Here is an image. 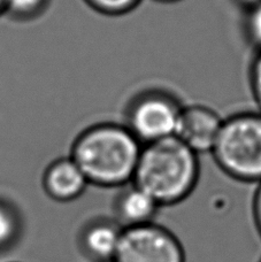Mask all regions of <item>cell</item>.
<instances>
[{
	"label": "cell",
	"mask_w": 261,
	"mask_h": 262,
	"mask_svg": "<svg viewBox=\"0 0 261 262\" xmlns=\"http://www.w3.org/2000/svg\"><path fill=\"white\" fill-rule=\"evenodd\" d=\"M51 0H5V14L15 21H31L48 9Z\"/></svg>",
	"instance_id": "obj_11"
},
{
	"label": "cell",
	"mask_w": 261,
	"mask_h": 262,
	"mask_svg": "<svg viewBox=\"0 0 261 262\" xmlns=\"http://www.w3.org/2000/svg\"><path fill=\"white\" fill-rule=\"evenodd\" d=\"M41 184L46 195L59 203L76 200L90 185L71 156L51 162L44 171Z\"/></svg>",
	"instance_id": "obj_7"
},
{
	"label": "cell",
	"mask_w": 261,
	"mask_h": 262,
	"mask_svg": "<svg viewBox=\"0 0 261 262\" xmlns=\"http://www.w3.org/2000/svg\"><path fill=\"white\" fill-rule=\"evenodd\" d=\"M246 35L258 51L261 50V2L250 7L245 18Z\"/></svg>",
	"instance_id": "obj_13"
},
{
	"label": "cell",
	"mask_w": 261,
	"mask_h": 262,
	"mask_svg": "<svg viewBox=\"0 0 261 262\" xmlns=\"http://www.w3.org/2000/svg\"><path fill=\"white\" fill-rule=\"evenodd\" d=\"M122 229V226L111 219H98L88 223L80 237L82 251L95 262H112Z\"/></svg>",
	"instance_id": "obj_8"
},
{
	"label": "cell",
	"mask_w": 261,
	"mask_h": 262,
	"mask_svg": "<svg viewBox=\"0 0 261 262\" xmlns=\"http://www.w3.org/2000/svg\"><path fill=\"white\" fill-rule=\"evenodd\" d=\"M22 220L18 209L6 199H0V252L11 249L20 239Z\"/></svg>",
	"instance_id": "obj_10"
},
{
	"label": "cell",
	"mask_w": 261,
	"mask_h": 262,
	"mask_svg": "<svg viewBox=\"0 0 261 262\" xmlns=\"http://www.w3.org/2000/svg\"><path fill=\"white\" fill-rule=\"evenodd\" d=\"M182 107L173 97L160 91L138 96L130 104L127 128L143 145L175 136Z\"/></svg>",
	"instance_id": "obj_5"
},
{
	"label": "cell",
	"mask_w": 261,
	"mask_h": 262,
	"mask_svg": "<svg viewBox=\"0 0 261 262\" xmlns=\"http://www.w3.org/2000/svg\"><path fill=\"white\" fill-rule=\"evenodd\" d=\"M199 174L198 154L171 136L143 145L132 183L162 207L188 198L197 186Z\"/></svg>",
	"instance_id": "obj_2"
},
{
	"label": "cell",
	"mask_w": 261,
	"mask_h": 262,
	"mask_svg": "<svg viewBox=\"0 0 261 262\" xmlns=\"http://www.w3.org/2000/svg\"><path fill=\"white\" fill-rule=\"evenodd\" d=\"M253 220L257 227V230L261 237V182L259 183L258 189L255 190V193L253 196Z\"/></svg>",
	"instance_id": "obj_15"
},
{
	"label": "cell",
	"mask_w": 261,
	"mask_h": 262,
	"mask_svg": "<svg viewBox=\"0 0 261 262\" xmlns=\"http://www.w3.org/2000/svg\"><path fill=\"white\" fill-rule=\"evenodd\" d=\"M93 11L108 16H119L132 12L141 0H84Z\"/></svg>",
	"instance_id": "obj_12"
},
{
	"label": "cell",
	"mask_w": 261,
	"mask_h": 262,
	"mask_svg": "<svg viewBox=\"0 0 261 262\" xmlns=\"http://www.w3.org/2000/svg\"><path fill=\"white\" fill-rule=\"evenodd\" d=\"M214 160L231 179L261 182V113H241L223 120L212 149Z\"/></svg>",
	"instance_id": "obj_3"
},
{
	"label": "cell",
	"mask_w": 261,
	"mask_h": 262,
	"mask_svg": "<svg viewBox=\"0 0 261 262\" xmlns=\"http://www.w3.org/2000/svg\"><path fill=\"white\" fill-rule=\"evenodd\" d=\"M250 81L254 100L257 102L261 113V50L258 51L252 64H251Z\"/></svg>",
	"instance_id": "obj_14"
},
{
	"label": "cell",
	"mask_w": 261,
	"mask_h": 262,
	"mask_svg": "<svg viewBox=\"0 0 261 262\" xmlns=\"http://www.w3.org/2000/svg\"><path fill=\"white\" fill-rule=\"evenodd\" d=\"M5 14V0H0V16Z\"/></svg>",
	"instance_id": "obj_18"
},
{
	"label": "cell",
	"mask_w": 261,
	"mask_h": 262,
	"mask_svg": "<svg viewBox=\"0 0 261 262\" xmlns=\"http://www.w3.org/2000/svg\"><path fill=\"white\" fill-rule=\"evenodd\" d=\"M223 120L217 112L204 105L182 107L175 137L197 154L212 152Z\"/></svg>",
	"instance_id": "obj_6"
},
{
	"label": "cell",
	"mask_w": 261,
	"mask_h": 262,
	"mask_svg": "<svg viewBox=\"0 0 261 262\" xmlns=\"http://www.w3.org/2000/svg\"><path fill=\"white\" fill-rule=\"evenodd\" d=\"M143 145L127 125L98 123L74 140L71 156L89 184L121 188L133 182Z\"/></svg>",
	"instance_id": "obj_1"
},
{
	"label": "cell",
	"mask_w": 261,
	"mask_h": 262,
	"mask_svg": "<svg viewBox=\"0 0 261 262\" xmlns=\"http://www.w3.org/2000/svg\"><path fill=\"white\" fill-rule=\"evenodd\" d=\"M185 250L173 231L153 222L122 229L112 262H185Z\"/></svg>",
	"instance_id": "obj_4"
},
{
	"label": "cell",
	"mask_w": 261,
	"mask_h": 262,
	"mask_svg": "<svg viewBox=\"0 0 261 262\" xmlns=\"http://www.w3.org/2000/svg\"><path fill=\"white\" fill-rule=\"evenodd\" d=\"M237 2H238L240 4H242L243 5V6L246 8V9H249L250 7H252V6H254L255 4H258V3H260L261 0H237Z\"/></svg>",
	"instance_id": "obj_16"
},
{
	"label": "cell",
	"mask_w": 261,
	"mask_h": 262,
	"mask_svg": "<svg viewBox=\"0 0 261 262\" xmlns=\"http://www.w3.org/2000/svg\"><path fill=\"white\" fill-rule=\"evenodd\" d=\"M157 3L160 4H174V3H179L181 0H155Z\"/></svg>",
	"instance_id": "obj_17"
},
{
	"label": "cell",
	"mask_w": 261,
	"mask_h": 262,
	"mask_svg": "<svg viewBox=\"0 0 261 262\" xmlns=\"http://www.w3.org/2000/svg\"><path fill=\"white\" fill-rule=\"evenodd\" d=\"M259 262H261V259H260V261H259Z\"/></svg>",
	"instance_id": "obj_19"
},
{
	"label": "cell",
	"mask_w": 261,
	"mask_h": 262,
	"mask_svg": "<svg viewBox=\"0 0 261 262\" xmlns=\"http://www.w3.org/2000/svg\"><path fill=\"white\" fill-rule=\"evenodd\" d=\"M160 206L145 191L133 183L125 185L114 204L115 221L122 228L153 222Z\"/></svg>",
	"instance_id": "obj_9"
}]
</instances>
